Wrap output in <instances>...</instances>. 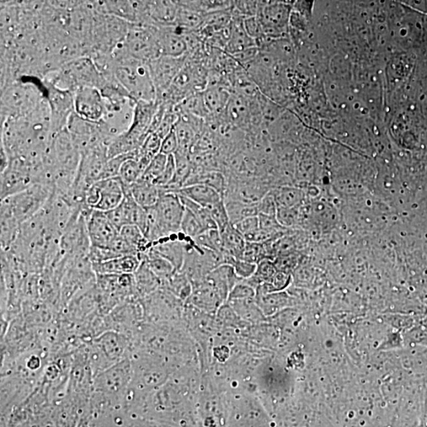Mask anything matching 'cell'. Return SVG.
I'll return each instance as SVG.
<instances>
[{"instance_id":"cell-1","label":"cell","mask_w":427,"mask_h":427,"mask_svg":"<svg viewBox=\"0 0 427 427\" xmlns=\"http://www.w3.org/2000/svg\"><path fill=\"white\" fill-rule=\"evenodd\" d=\"M111 60L116 79L133 100L157 101L156 89L148 63L128 54L123 43L112 53Z\"/></svg>"},{"instance_id":"cell-2","label":"cell","mask_w":427,"mask_h":427,"mask_svg":"<svg viewBox=\"0 0 427 427\" xmlns=\"http://www.w3.org/2000/svg\"><path fill=\"white\" fill-rule=\"evenodd\" d=\"M46 98V89L40 79L16 80L1 90V123L33 113Z\"/></svg>"},{"instance_id":"cell-3","label":"cell","mask_w":427,"mask_h":427,"mask_svg":"<svg viewBox=\"0 0 427 427\" xmlns=\"http://www.w3.org/2000/svg\"><path fill=\"white\" fill-rule=\"evenodd\" d=\"M41 81L74 94L83 87L99 90L103 87L104 76L92 58L83 56L67 62L59 70L47 74Z\"/></svg>"},{"instance_id":"cell-4","label":"cell","mask_w":427,"mask_h":427,"mask_svg":"<svg viewBox=\"0 0 427 427\" xmlns=\"http://www.w3.org/2000/svg\"><path fill=\"white\" fill-rule=\"evenodd\" d=\"M52 191L49 185L36 184L19 194L1 200L0 211L10 214L21 225L43 209Z\"/></svg>"},{"instance_id":"cell-5","label":"cell","mask_w":427,"mask_h":427,"mask_svg":"<svg viewBox=\"0 0 427 427\" xmlns=\"http://www.w3.org/2000/svg\"><path fill=\"white\" fill-rule=\"evenodd\" d=\"M41 164H35L21 158L10 159L8 167L1 173L0 200L20 194L39 184Z\"/></svg>"},{"instance_id":"cell-6","label":"cell","mask_w":427,"mask_h":427,"mask_svg":"<svg viewBox=\"0 0 427 427\" xmlns=\"http://www.w3.org/2000/svg\"><path fill=\"white\" fill-rule=\"evenodd\" d=\"M97 275L88 258L68 259L61 286V305L66 306L72 299L96 284Z\"/></svg>"},{"instance_id":"cell-7","label":"cell","mask_w":427,"mask_h":427,"mask_svg":"<svg viewBox=\"0 0 427 427\" xmlns=\"http://www.w3.org/2000/svg\"><path fill=\"white\" fill-rule=\"evenodd\" d=\"M125 187L119 177L95 183L85 195L90 209L109 212L118 207L125 198Z\"/></svg>"},{"instance_id":"cell-8","label":"cell","mask_w":427,"mask_h":427,"mask_svg":"<svg viewBox=\"0 0 427 427\" xmlns=\"http://www.w3.org/2000/svg\"><path fill=\"white\" fill-rule=\"evenodd\" d=\"M125 50L133 58L151 62L161 56L156 36V25H134L123 42Z\"/></svg>"},{"instance_id":"cell-9","label":"cell","mask_w":427,"mask_h":427,"mask_svg":"<svg viewBox=\"0 0 427 427\" xmlns=\"http://www.w3.org/2000/svg\"><path fill=\"white\" fill-rule=\"evenodd\" d=\"M160 191L161 192L154 209L163 237L165 238L180 231L185 207L178 194L161 189Z\"/></svg>"},{"instance_id":"cell-10","label":"cell","mask_w":427,"mask_h":427,"mask_svg":"<svg viewBox=\"0 0 427 427\" xmlns=\"http://www.w3.org/2000/svg\"><path fill=\"white\" fill-rule=\"evenodd\" d=\"M131 377V363L125 359L95 376L94 392L112 398L124 397L125 391Z\"/></svg>"},{"instance_id":"cell-11","label":"cell","mask_w":427,"mask_h":427,"mask_svg":"<svg viewBox=\"0 0 427 427\" xmlns=\"http://www.w3.org/2000/svg\"><path fill=\"white\" fill-rule=\"evenodd\" d=\"M46 89L47 99L51 110V132L54 137L65 129L69 118L74 113V94L59 89L50 83H43Z\"/></svg>"},{"instance_id":"cell-12","label":"cell","mask_w":427,"mask_h":427,"mask_svg":"<svg viewBox=\"0 0 427 427\" xmlns=\"http://www.w3.org/2000/svg\"><path fill=\"white\" fill-rule=\"evenodd\" d=\"M157 99L169 88L185 64V58L161 56L148 63Z\"/></svg>"},{"instance_id":"cell-13","label":"cell","mask_w":427,"mask_h":427,"mask_svg":"<svg viewBox=\"0 0 427 427\" xmlns=\"http://www.w3.org/2000/svg\"><path fill=\"white\" fill-rule=\"evenodd\" d=\"M74 113L85 120L99 122L106 113L105 100L98 89L80 88L74 92Z\"/></svg>"},{"instance_id":"cell-14","label":"cell","mask_w":427,"mask_h":427,"mask_svg":"<svg viewBox=\"0 0 427 427\" xmlns=\"http://www.w3.org/2000/svg\"><path fill=\"white\" fill-rule=\"evenodd\" d=\"M87 227L92 247H109L119 231L111 222L105 212L92 210L87 217Z\"/></svg>"},{"instance_id":"cell-15","label":"cell","mask_w":427,"mask_h":427,"mask_svg":"<svg viewBox=\"0 0 427 427\" xmlns=\"http://www.w3.org/2000/svg\"><path fill=\"white\" fill-rule=\"evenodd\" d=\"M156 36L161 56L183 57L188 44L183 33H179L176 25H156Z\"/></svg>"},{"instance_id":"cell-16","label":"cell","mask_w":427,"mask_h":427,"mask_svg":"<svg viewBox=\"0 0 427 427\" xmlns=\"http://www.w3.org/2000/svg\"><path fill=\"white\" fill-rule=\"evenodd\" d=\"M94 344L112 365L125 359L127 342L124 334L109 332L96 339Z\"/></svg>"},{"instance_id":"cell-17","label":"cell","mask_w":427,"mask_h":427,"mask_svg":"<svg viewBox=\"0 0 427 427\" xmlns=\"http://www.w3.org/2000/svg\"><path fill=\"white\" fill-rule=\"evenodd\" d=\"M141 264L140 256L129 255L121 256L105 262L92 264L96 275L134 274Z\"/></svg>"},{"instance_id":"cell-18","label":"cell","mask_w":427,"mask_h":427,"mask_svg":"<svg viewBox=\"0 0 427 427\" xmlns=\"http://www.w3.org/2000/svg\"><path fill=\"white\" fill-rule=\"evenodd\" d=\"M174 194L185 197L206 208L224 199L220 192L204 184L184 186L174 191Z\"/></svg>"},{"instance_id":"cell-19","label":"cell","mask_w":427,"mask_h":427,"mask_svg":"<svg viewBox=\"0 0 427 427\" xmlns=\"http://www.w3.org/2000/svg\"><path fill=\"white\" fill-rule=\"evenodd\" d=\"M138 256L141 264L134 273L137 296L147 297L162 287V282L149 269L143 253L138 254Z\"/></svg>"},{"instance_id":"cell-20","label":"cell","mask_w":427,"mask_h":427,"mask_svg":"<svg viewBox=\"0 0 427 427\" xmlns=\"http://www.w3.org/2000/svg\"><path fill=\"white\" fill-rule=\"evenodd\" d=\"M127 189L130 191L138 205L144 209H149L156 206L159 199L160 192H161L159 187L141 179Z\"/></svg>"},{"instance_id":"cell-21","label":"cell","mask_w":427,"mask_h":427,"mask_svg":"<svg viewBox=\"0 0 427 427\" xmlns=\"http://www.w3.org/2000/svg\"><path fill=\"white\" fill-rule=\"evenodd\" d=\"M178 3L173 1H149V17L156 25H174L177 18Z\"/></svg>"},{"instance_id":"cell-22","label":"cell","mask_w":427,"mask_h":427,"mask_svg":"<svg viewBox=\"0 0 427 427\" xmlns=\"http://www.w3.org/2000/svg\"><path fill=\"white\" fill-rule=\"evenodd\" d=\"M190 298L194 305L209 311L217 308L224 301L215 287L207 280L191 292Z\"/></svg>"},{"instance_id":"cell-23","label":"cell","mask_w":427,"mask_h":427,"mask_svg":"<svg viewBox=\"0 0 427 427\" xmlns=\"http://www.w3.org/2000/svg\"><path fill=\"white\" fill-rule=\"evenodd\" d=\"M221 233L222 253L231 256L234 259H242L247 240L234 226L229 225Z\"/></svg>"},{"instance_id":"cell-24","label":"cell","mask_w":427,"mask_h":427,"mask_svg":"<svg viewBox=\"0 0 427 427\" xmlns=\"http://www.w3.org/2000/svg\"><path fill=\"white\" fill-rule=\"evenodd\" d=\"M225 205L231 225H235L244 218L259 216L256 202L229 200H225Z\"/></svg>"},{"instance_id":"cell-25","label":"cell","mask_w":427,"mask_h":427,"mask_svg":"<svg viewBox=\"0 0 427 427\" xmlns=\"http://www.w3.org/2000/svg\"><path fill=\"white\" fill-rule=\"evenodd\" d=\"M143 256L149 269L162 282L169 279L176 271H178L169 261L157 254L152 248H149L147 253H144Z\"/></svg>"},{"instance_id":"cell-26","label":"cell","mask_w":427,"mask_h":427,"mask_svg":"<svg viewBox=\"0 0 427 427\" xmlns=\"http://www.w3.org/2000/svg\"><path fill=\"white\" fill-rule=\"evenodd\" d=\"M253 41L245 31L244 24L235 23L232 26L227 50L232 53L241 52L252 48L254 45Z\"/></svg>"},{"instance_id":"cell-27","label":"cell","mask_w":427,"mask_h":427,"mask_svg":"<svg viewBox=\"0 0 427 427\" xmlns=\"http://www.w3.org/2000/svg\"><path fill=\"white\" fill-rule=\"evenodd\" d=\"M162 286L181 299H186L191 295V287L189 278L183 271H176L167 280L162 282Z\"/></svg>"},{"instance_id":"cell-28","label":"cell","mask_w":427,"mask_h":427,"mask_svg":"<svg viewBox=\"0 0 427 427\" xmlns=\"http://www.w3.org/2000/svg\"><path fill=\"white\" fill-rule=\"evenodd\" d=\"M119 233L132 247L138 251V254L147 253L149 249L152 247V244L148 242L140 229L137 226H125L121 229Z\"/></svg>"},{"instance_id":"cell-29","label":"cell","mask_w":427,"mask_h":427,"mask_svg":"<svg viewBox=\"0 0 427 427\" xmlns=\"http://www.w3.org/2000/svg\"><path fill=\"white\" fill-rule=\"evenodd\" d=\"M179 196L186 209L189 210L192 214H194L205 231H209V229H218L216 224L214 222L211 214L209 211H208L207 208L202 207L198 204H196V202L191 201L188 198H185V197L180 196Z\"/></svg>"},{"instance_id":"cell-30","label":"cell","mask_w":427,"mask_h":427,"mask_svg":"<svg viewBox=\"0 0 427 427\" xmlns=\"http://www.w3.org/2000/svg\"><path fill=\"white\" fill-rule=\"evenodd\" d=\"M144 171L136 159L129 158L123 163L120 170L119 178L125 186L128 188L140 179Z\"/></svg>"},{"instance_id":"cell-31","label":"cell","mask_w":427,"mask_h":427,"mask_svg":"<svg viewBox=\"0 0 427 427\" xmlns=\"http://www.w3.org/2000/svg\"><path fill=\"white\" fill-rule=\"evenodd\" d=\"M167 161L168 156L161 153L158 154L149 164L146 170L144 171L140 179L154 184V181L163 173L165 167H167Z\"/></svg>"},{"instance_id":"cell-32","label":"cell","mask_w":427,"mask_h":427,"mask_svg":"<svg viewBox=\"0 0 427 427\" xmlns=\"http://www.w3.org/2000/svg\"><path fill=\"white\" fill-rule=\"evenodd\" d=\"M194 240L200 247L216 251V252H222L221 233L218 229H209V231L202 232Z\"/></svg>"},{"instance_id":"cell-33","label":"cell","mask_w":427,"mask_h":427,"mask_svg":"<svg viewBox=\"0 0 427 427\" xmlns=\"http://www.w3.org/2000/svg\"><path fill=\"white\" fill-rule=\"evenodd\" d=\"M174 131L179 143V149L177 152L184 154H188L192 138H194V131H192L191 127L188 123L179 118L174 127Z\"/></svg>"},{"instance_id":"cell-34","label":"cell","mask_w":427,"mask_h":427,"mask_svg":"<svg viewBox=\"0 0 427 427\" xmlns=\"http://www.w3.org/2000/svg\"><path fill=\"white\" fill-rule=\"evenodd\" d=\"M273 194L278 207L293 208L302 200V194L297 189H282Z\"/></svg>"},{"instance_id":"cell-35","label":"cell","mask_w":427,"mask_h":427,"mask_svg":"<svg viewBox=\"0 0 427 427\" xmlns=\"http://www.w3.org/2000/svg\"><path fill=\"white\" fill-rule=\"evenodd\" d=\"M209 211L214 222H216L218 231L222 233L231 225L228 216L225 200H222L217 204L207 207Z\"/></svg>"},{"instance_id":"cell-36","label":"cell","mask_w":427,"mask_h":427,"mask_svg":"<svg viewBox=\"0 0 427 427\" xmlns=\"http://www.w3.org/2000/svg\"><path fill=\"white\" fill-rule=\"evenodd\" d=\"M180 231L183 232L186 237L195 239L205 231L194 214L185 208L183 220V222H181Z\"/></svg>"},{"instance_id":"cell-37","label":"cell","mask_w":427,"mask_h":427,"mask_svg":"<svg viewBox=\"0 0 427 427\" xmlns=\"http://www.w3.org/2000/svg\"><path fill=\"white\" fill-rule=\"evenodd\" d=\"M227 94L220 89H211L204 96L206 109L210 111H218L226 104Z\"/></svg>"},{"instance_id":"cell-38","label":"cell","mask_w":427,"mask_h":427,"mask_svg":"<svg viewBox=\"0 0 427 427\" xmlns=\"http://www.w3.org/2000/svg\"><path fill=\"white\" fill-rule=\"evenodd\" d=\"M242 259L256 264L260 263L261 260L269 259L264 244L247 242Z\"/></svg>"},{"instance_id":"cell-39","label":"cell","mask_w":427,"mask_h":427,"mask_svg":"<svg viewBox=\"0 0 427 427\" xmlns=\"http://www.w3.org/2000/svg\"><path fill=\"white\" fill-rule=\"evenodd\" d=\"M255 288L247 284V282H238L229 293V301L244 300L253 298L256 296Z\"/></svg>"},{"instance_id":"cell-40","label":"cell","mask_w":427,"mask_h":427,"mask_svg":"<svg viewBox=\"0 0 427 427\" xmlns=\"http://www.w3.org/2000/svg\"><path fill=\"white\" fill-rule=\"evenodd\" d=\"M233 268L235 273L240 280H248L254 275L258 264L250 263L243 259H238L234 261Z\"/></svg>"},{"instance_id":"cell-41","label":"cell","mask_w":427,"mask_h":427,"mask_svg":"<svg viewBox=\"0 0 427 427\" xmlns=\"http://www.w3.org/2000/svg\"><path fill=\"white\" fill-rule=\"evenodd\" d=\"M176 174V161L174 156H168L167 167H165L161 176L154 181V185L164 188V187L172 183Z\"/></svg>"},{"instance_id":"cell-42","label":"cell","mask_w":427,"mask_h":427,"mask_svg":"<svg viewBox=\"0 0 427 427\" xmlns=\"http://www.w3.org/2000/svg\"><path fill=\"white\" fill-rule=\"evenodd\" d=\"M259 215L276 217L278 206L273 194H266L262 199L256 202Z\"/></svg>"},{"instance_id":"cell-43","label":"cell","mask_w":427,"mask_h":427,"mask_svg":"<svg viewBox=\"0 0 427 427\" xmlns=\"http://www.w3.org/2000/svg\"><path fill=\"white\" fill-rule=\"evenodd\" d=\"M179 143L174 131V128L171 131L169 134L165 136L162 140L161 149H160V153L165 154V156H174L178 151Z\"/></svg>"},{"instance_id":"cell-44","label":"cell","mask_w":427,"mask_h":427,"mask_svg":"<svg viewBox=\"0 0 427 427\" xmlns=\"http://www.w3.org/2000/svg\"><path fill=\"white\" fill-rule=\"evenodd\" d=\"M196 184H204L210 186L211 188L220 192L223 197L224 189H225V181H224L222 176L220 174L211 173L205 175L204 177L200 179L198 183Z\"/></svg>"},{"instance_id":"cell-45","label":"cell","mask_w":427,"mask_h":427,"mask_svg":"<svg viewBox=\"0 0 427 427\" xmlns=\"http://www.w3.org/2000/svg\"><path fill=\"white\" fill-rule=\"evenodd\" d=\"M233 226H234L240 233H242L244 237L245 235L253 233L260 228L259 217L253 216L244 218V220Z\"/></svg>"},{"instance_id":"cell-46","label":"cell","mask_w":427,"mask_h":427,"mask_svg":"<svg viewBox=\"0 0 427 427\" xmlns=\"http://www.w3.org/2000/svg\"><path fill=\"white\" fill-rule=\"evenodd\" d=\"M244 28L245 31L247 32V34L252 37L253 39L254 37H258L261 30H260V23L258 18L253 17V16H251L250 18L247 19L244 21Z\"/></svg>"},{"instance_id":"cell-47","label":"cell","mask_w":427,"mask_h":427,"mask_svg":"<svg viewBox=\"0 0 427 427\" xmlns=\"http://www.w3.org/2000/svg\"><path fill=\"white\" fill-rule=\"evenodd\" d=\"M229 14L225 12H215L211 13L208 16V23H211L213 25H220L227 24V21L229 20Z\"/></svg>"},{"instance_id":"cell-48","label":"cell","mask_w":427,"mask_h":427,"mask_svg":"<svg viewBox=\"0 0 427 427\" xmlns=\"http://www.w3.org/2000/svg\"><path fill=\"white\" fill-rule=\"evenodd\" d=\"M79 427H89V426L87 423H85V421H83V424H80Z\"/></svg>"}]
</instances>
